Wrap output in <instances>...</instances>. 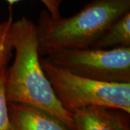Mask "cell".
<instances>
[{"instance_id": "cell-7", "label": "cell", "mask_w": 130, "mask_h": 130, "mask_svg": "<svg viewBox=\"0 0 130 130\" xmlns=\"http://www.w3.org/2000/svg\"><path fill=\"white\" fill-rule=\"evenodd\" d=\"M130 47V12L116 20L90 48Z\"/></svg>"}, {"instance_id": "cell-5", "label": "cell", "mask_w": 130, "mask_h": 130, "mask_svg": "<svg viewBox=\"0 0 130 130\" xmlns=\"http://www.w3.org/2000/svg\"><path fill=\"white\" fill-rule=\"evenodd\" d=\"M129 113L111 107L92 106L72 113L75 130H130Z\"/></svg>"}, {"instance_id": "cell-4", "label": "cell", "mask_w": 130, "mask_h": 130, "mask_svg": "<svg viewBox=\"0 0 130 130\" xmlns=\"http://www.w3.org/2000/svg\"><path fill=\"white\" fill-rule=\"evenodd\" d=\"M61 70L110 83H130V47L64 50L43 56Z\"/></svg>"}, {"instance_id": "cell-8", "label": "cell", "mask_w": 130, "mask_h": 130, "mask_svg": "<svg viewBox=\"0 0 130 130\" xmlns=\"http://www.w3.org/2000/svg\"><path fill=\"white\" fill-rule=\"evenodd\" d=\"M13 23L12 12L8 18L0 23V73L7 70V64L13 55L11 27Z\"/></svg>"}, {"instance_id": "cell-9", "label": "cell", "mask_w": 130, "mask_h": 130, "mask_svg": "<svg viewBox=\"0 0 130 130\" xmlns=\"http://www.w3.org/2000/svg\"><path fill=\"white\" fill-rule=\"evenodd\" d=\"M7 70L0 73V130H14L10 122L8 102L6 98L5 82Z\"/></svg>"}, {"instance_id": "cell-10", "label": "cell", "mask_w": 130, "mask_h": 130, "mask_svg": "<svg viewBox=\"0 0 130 130\" xmlns=\"http://www.w3.org/2000/svg\"><path fill=\"white\" fill-rule=\"evenodd\" d=\"M7 2L10 7L13 6L24 0H5ZM45 6L46 10L54 18H57L61 16L60 7L63 0H38Z\"/></svg>"}, {"instance_id": "cell-3", "label": "cell", "mask_w": 130, "mask_h": 130, "mask_svg": "<svg viewBox=\"0 0 130 130\" xmlns=\"http://www.w3.org/2000/svg\"><path fill=\"white\" fill-rule=\"evenodd\" d=\"M43 70L56 98L72 113L92 106L111 107L130 113V83H110L85 78L61 70L41 58Z\"/></svg>"}, {"instance_id": "cell-1", "label": "cell", "mask_w": 130, "mask_h": 130, "mask_svg": "<svg viewBox=\"0 0 130 130\" xmlns=\"http://www.w3.org/2000/svg\"><path fill=\"white\" fill-rule=\"evenodd\" d=\"M11 39L14 59L12 67L7 69L6 76L7 102L41 108L75 130L72 113L59 102L42 68L36 25L25 17L20 18L12 23Z\"/></svg>"}, {"instance_id": "cell-2", "label": "cell", "mask_w": 130, "mask_h": 130, "mask_svg": "<svg viewBox=\"0 0 130 130\" xmlns=\"http://www.w3.org/2000/svg\"><path fill=\"white\" fill-rule=\"evenodd\" d=\"M128 12L130 0H91L67 18H54L43 10L36 25L39 54L43 57L64 50L90 48Z\"/></svg>"}, {"instance_id": "cell-6", "label": "cell", "mask_w": 130, "mask_h": 130, "mask_svg": "<svg viewBox=\"0 0 130 130\" xmlns=\"http://www.w3.org/2000/svg\"><path fill=\"white\" fill-rule=\"evenodd\" d=\"M8 111L14 130H72L58 117L37 107L8 103Z\"/></svg>"}]
</instances>
